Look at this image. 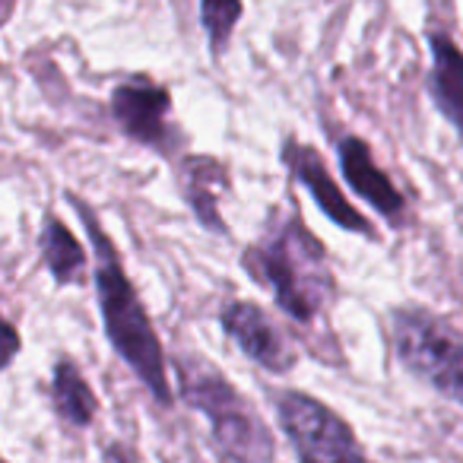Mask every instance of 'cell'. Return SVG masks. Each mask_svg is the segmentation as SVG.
I'll list each match as a JSON object with an SVG mask.
<instances>
[{
	"mask_svg": "<svg viewBox=\"0 0 463 463\" xmlns=\"http://www.w3.org/2000/svg\"><path fill=\"white\" fill-rule=\"evenodd\" d=\"M80 216L86 222L92 245L99 251V267H96V292H99V308H102L105 334H109L115 353L134 368L137 378L146 384V391L153 393L159 403H172V384H168L165 372V355H162V343L153 330L146 308H143L140 296L130 286L124 267L118 264V254L111 248L109 235L99 229V219L90 213V206L83 200L73 197Z\"/></svg>",
	"mask_w": 463,
	"mask_h": 463,
	"instance_id": "obj_1",
	"label": "cell"
},
{
	"mask_svg": "<svg viewBox=\"0 0 463 463\" xmlns=\"http://www.w3.org/2000/svg\"><path fill=\"white\" fill-rule=\"evenodd\" d=\"M178 378L184 400L210 419L219 448L235 463H273V441L254 406L241 397L210 362H178Z\"/></svg>",
	"mask_w": 463,
	"mask_h": 463,
	"instance_id": "obj_3",
	"label": "cell"
},
{
	"mask_svg": "<svg viewBox=\"0 0 463 463\" xmlns=\"http://www.w3.org/2000/svg\"><path fill=\"white\" fill-rule=\"evenodd\" d=\"M20 346H23V340H20V334H16V327L0 315V372L20 355Z\"/></svg>",
	"mask_w": 463,
	"mask_h": 463,
	"instance_id": "obj_15",
	"label": "cell"
},
{
	"mask_svg": "<svg viewBox=\"0 0 463 463\" xmlns=\"http://www.w3.org/2000/svg\"><path fill=\"white\" fill-rule=\"evenodd\" d=\"M277 412L302 463H372L355 431L321 400L286 391L277 400Z\"/></svg>",
	"mask_w": 463,
	"mask_h": 463,
	"instance_id": "obj_5",
	"label": "cell"
},
{
	"mask_svg": "<svg viewBox=\"0 0 463 463\" xmlns=\"http://www.w3.org/2000/svg\"><path fill=\"white\" fill-rule=\"evenodd\" d=\"M241 16V0H200V23L206 29L210 45L222 48L232 39V29Z\"/></svg>",
	"mask_w": 463,
	"mask_h": 463,
	"instance_id": "obj_14",
	"label": "cell"
},
{
	"mask_svg": "<svg viewBox=\"0 0 463 463\" xmlns=\"http://www.w3.org/2000/svg\"><path fill=\"white\" fill-rule=\"evenodd\" d=\"M105 463H137V457L128 448H109L105 450Z\"/></svg>",
	"mask_w": 463,
	"mask_h": 463,
	"instance_id": "obj_16",
	"label": "cell"
},
{
	"mask_svg": "<svg viewBox=\"0 0 463 463\" xmlns=\"http://www.w3.org/2000/svg\"><path fill=\"white\" fill-rule=\"evenodd\" d=\"M248 270L273 292L279 308L298 324L315 321L334 289L321 241L298 219H286L245 258Z\"/></svg>",
	"mask_w": 463,
	"mask_h": 463,
	"instance_id": "obj_2",
	"label": "cell"
},
{
	"mask_svg": "<svg viewBox=\"0 0 463 463\" xmlns=\"http://www.w3.org/2000/svg\"><path fill=\"white\" fill-rule=\"evenodd\" d=\"M391 336L403 368L463 410V334L422 308H400Z\"/></svg>",
	"mask_w": 463,
	"mask_h": 463,
	"instance_id": "obj_4",
	"label": "cell"
},
{
	"mask_svg": "<svg viewBox=\"0 0 463 463\" xmlns=\"http://www.w3.org/2000/svg\"><path fill=\"white\" fill-rule=\"evenodd\" d=\"M222 330L235 340V346L254 359L267 372H289L296 365V353H292L289 340L283 336V330L270 321L264 308L251 302H232L222 311Z\"/></svg>",
	"mask_w": 463,
	"mask_h": 463,
	"instance_id": "obj_6",
	"label": "cell"
},
{
	"mask_svg": "<svg viewBox=\"0 0 463 463\" xmlns=\"http://www.w3.org/2000/svg\"><path fill=\"white\" fill-rule=\"evenodd\" d=\"M340 168H343V175H346L349 187H353L362 200H368L381 216L393 219V222L403 216V210H406L403 194H400L397 187H393V181L378 168V162L372 159V149H368L365 140L346 137V140L340 143Z\"/></svg>",
	"mask_w": 463,
	"mask_h": 463,
	"instance_id": "obj_9",
	"label": "cell"
},
{
	"mask_svg": "<svg viewBox=\"0 0 463 463\" xmlns=\"http://www.w3.org/2000/svg\"><path fill=\"white\" fill-rule=\"evenodd\" d=\"M431 73L429 90L435 99V109L444 115V121L457 130L463 143V52L448 33H431Z\"/></svg>",
	"mask_w": 463,
	"mask_h": 463,
	"instance_id": "obj_10",
	"label": "cell"
},
{
	"mask_svg": "<svg viewBox=\"0 0 463 463\" xmlns=\"http://www.w3.org/2000/svg\"><path fill=\"white\" fill-rule=\"evenodd\" d=\"M52 393H54L58 412L71 425H80V429H83V425L92 422V416H96V410H99V400L73 362H58V365H54Z\"/></svg>",
	"mask_w": 463,
	"mask_h": 463,
	"instance_id": "obj_11",
	"label": "cell"
},
{
	"mask_svg": "<svg viewBox=\"0 0 463 463\" xmlns=\"http://www.w3.org/2000/svg\"><path fill=\"white\" fill-rule=\"evenodd\" d=\"M42 251H45L48 270L54 273V279L61 286L80 279V273L86 267V251L58 216H48L45 225H42Z\"/></svg>",
	"mask_w": 463,
	"mask_h": 463,
	"instance_id": "obj_12",
	"label": "cell"
},
{
	"mask_svg": "<svg viewBox=\"0 0 463 463\" xmlns=\"http://www.w3.org/2000/svg\"><path fill=\"white\" fill-rule=\"evenodd\" d=\"M222 175H225L222 168L210 159H191L184 168L187 200H191V206H194V213H197L200 222L213 232L222 229V219H219V200H216V194L210 191V184L213 181H222Z\"/></svg>",
	"mask_w": 463,
	"mask_h": 463,
	"instance_id": "obj_13",
	"label": "cell"
},
{
	"mask_svg": "<svg viewBox=\"0 0 463 463\" xmlns=\"http://www.w3.org/2000/svg\"><path fill=\"white\" fill-rule=\"evenodd\" d=\"M286 165H289L292 175H296V178L308 187V194L315 197V203L321 206L324 216L334 219L340 229L374 239L372 222H368V219L362 216V213L355 210L346 197H343L340 184L330 178L327 165H324V159L315 153V149L305 146V143H289V149H286Z\"/></svg>",
	"mask_w": 463,
	"mask_h": 463,
	"instance_id": "obj_8",
	"label": "cell"
},
{
	"mask_svg": "<svg viewBox=\"0 0 463 463\" xmlns=\"http://www.w3.org/2000/svg\"><path fill=\"white\" fill-rule=\"evenodd\" d=\"M111 111L130 140L156 149H165L172 143V130H168L172 99L162 86L146 83V80L118 86L111 96Z\"/></svg>",
	"mask_w": 463,
	"mask_h": 463,
	"instance_id": "obj_7",
	"label": "cell"
}]
</instances>
